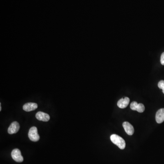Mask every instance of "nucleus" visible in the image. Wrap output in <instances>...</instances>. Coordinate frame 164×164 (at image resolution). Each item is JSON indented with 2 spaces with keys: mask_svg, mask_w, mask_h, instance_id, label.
I'll return each instance as SVG.
<instances>
[{
  "mask_svg": "<svg viewBox=\"0 0 164 164\" xmlns=\"http://www.w3.org/2000/svg\"><path fill=\"white\" fill-rule=\"evenodd\" d=\"M158 86V87H159L160 89L162 90V92L164 93V81H160L159 82Z\"/></svg>",
  "mask_w": 164,
  "mask_h": 164,
  "instance_id": "nucleus-11",
  "label": "nucleus"
},
{
  "mask_svg": "<svg viewBox=\"0 0 164 164\" xmlns=\"http://www.w3.org/2000/svg\"><path fill=\"white\" fill-rule=\"evenodd\" d=\"M20 129V125L17 122L14 121L10 125L8 129V133L10 135L16 134Z\"/></svg>",
  "mask_w": 164,
  "mask_h": 164,
  "instance_id": "nucleus-5",
  "label": "nucleus"
},
{
  "mask_svg": "<svg viewBox=\"0 0 164 164\" xmlns=\"http://www.w3.org/2000/svg\"><path fill=\"white\" fill-rule=\"evenodd\" d=\"M38 105L35 103H28L23 106V109L27 112L33 111L37 108Z\"/></svg>",
  "mask_w": 164,
  "mask_h": 164,
  "instance_id": "nucleus-8",
  "label": "nucleus"
},
{
  "mask_svg": "<svg viewBox=\"0 0 164 164\" xmlns=\"http://www.w3.org/2000/svg\"><path fill=\"white\" fill-rule=\"evenodd\" d=\"M1 110V104H0V111Z\"/></svg>",
  "mask_w": 164,
  "mask_h": 164,
  "instance_id": "nucleus-13",
  "label": "nucleus"
},
{
  "mask_svg": "<svg viewBox=\"0 0 164 164\" xmlns=\"http://www.w3.org/2000/svg\"><path fill=\"white\" fill-rule=\"evenodd\" d=\"M130 98L128 97H125L124 98L120 99L117 103V105L120 108L124 109L127 107L130 103Z\"/></svg>",
  "mask_w": 164,
  "mask_h": 164,
  "instance_id": "nucleus-10",
  "label": "nucleus"
},
{
  "mask_svg": "<svg viewBox=\"0 0 164 164\" xmlns=\"http://www.w3.org/2000/svg\"><path fill=\"white\" fill-rule=\"evenodd\" d=\"M12 158L17 162H22L23 161V158L21 155V151L18 149H13L12 152Z\"/></svg>",
  "mask_w": 164,
  "mask_h": 164,
  "instance_id": "nucleus-3",
  "label": "nucleus"
},
{
  "mask_svg": "<svg viewBox=\"0 0 164 164\" xmlns=\"http://www.w3.org/2000/svg\"><path fill=\"white\" fill-rule=\"evenodd\" d=\"M160 63L162 65H164V52L161 54L160 57Z\"/></svg>",
  "mask_w": 164,
  "mask_h": 164,
  "instance_id": "nucleus-12",
  "label": "nucleus"
},
{
  "mask_svg": "<svg viewBox=\"0 0 164 164\" xmlns=\"http://www.w3.org/2000/svg\"><path fill=\"white\" fill-rule=\"evenodd\" d=\"M132 110H136L139 113H142L145 110V107L142 104H138L136 102H133L130 104Z\"/></svg>",
  "mask_w": 164,
  "mask_h": 164,
  "instance_id": "nucleus-4",
  "label": "nucleus"
},
{
  "mask_svg": "<svg viewBox=\"0 0 164 164\" xmlns=\"http://www.w3.org/2000/svg\"><path fill=\"white\" fill-rule=\"evenodd\" d=\"M155 120L158 124L164 121V109H161L158 110L155 115Z\"/></svg>",
  "mask_w": 164,
  "mask_h": 164,
  "instance_id": "nucleus-9",
  "label": "nucleus"
},
{
  "mask_svg": "<svg viewBox=\"0 0 164 164\" xmlns=\"http://www.w3.org/2000/svg\"><path fill=\"white\" fill-rule=\"evenodd\" d=\"M28 137L32 141L36 142L39 140L40 136L36 127L34 126L30 128L28 132Z\"/></svg>",
  "mask_w": 164,
  "mask_h": 164,
  "instance_id": "nucleus-2",
  "label": "nucleus"
},
{
  "mask_svg": "<svg viewBox=\"0 0 164 164\" xmlns=\"http://www.w3.org/2000/svg\"><path fill=\"white\" fill-rule=\"evenodd\" d=\"M123 126L125 129V131L129 136H132L134 133V128L130 123L125 122L123 123Z\"/></svg>",
  "mask_w": 164,
  "mask_h": 164,
  "instance_id": "nucleus-7",
  "label": "nucleus"
},
{
  "mask_svg": "<svg viewBox=\"0 0 164 164\" xmlns=\"http://www.w3.org/2000/svg\"><path fill=\"white\" fill-rule=\"evenodd\" d=\"M111 141L118 146L119 148L121 149H124L125 147V142L121 137L115 134H113L110 136Z\"/></svg>",
  "mask_w": 164,
  "mask_h": 164,
  "instance_id": "nucleus-1",
  "label": "nucleus"
},
{
  "mask_svg": "<svg viewBox=\"0 0 164 164\" xmlns=\"http://www.w3.org/2000/svg\"><path fill=\"white\" fill-rule=\"evenodd\" d=\"M36 117L39 121L47 122L50 120V116L47 114L42 112H39L36 114Z\"/></svg>",
  "mask_w": 164,
  "mask_h": 164,
  "instance_id": "nucleus-6",
  "label": "nucleus"
}]
</instances>
